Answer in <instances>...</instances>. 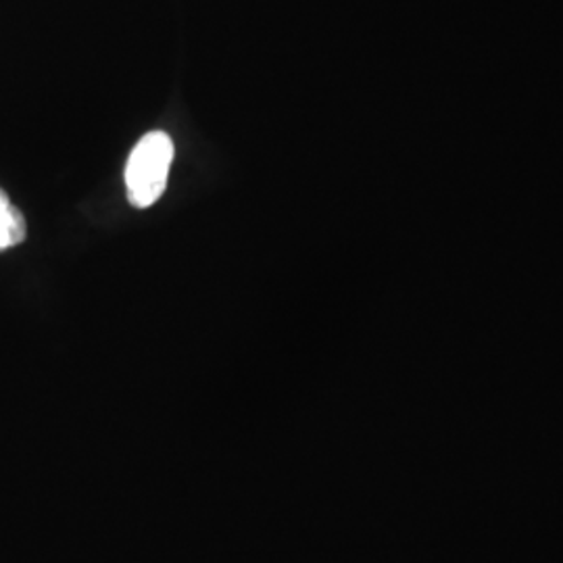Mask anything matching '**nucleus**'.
Wrapping results in <instances>:
<instances>
[{
    "mask_svg": "<svg viewBox=\"0 0 563 563\" xmlns=\"http://www.w3.org/2000/svg\"><path fill=\"white\" fill-rule=\"evenodd\" d=\"M174 163V141L162 130L148 132L136 142L125 163V192L136 209H148L167 188Z\"/></svg>",
    "mask_w": 563,
    "mask_h": 563,
    "instance_id": "obj_1",
    "label": "nucleus"
},
{
    "mask_svg": "<svg viewBox=\"0 0 563 563\" xmlns=\"http://www.w3.org/2000/svg\"><path fill=\"white\" fill-rule=\"evenodd\" d=\"M27 223L9 195L0 188V253L25 241Z\"/></svg>",
    "mask_w": 563,
    "mask_h": 563,
    "instance_id": "obj_2",
    "label": "nucleus"
}]
</instances>
